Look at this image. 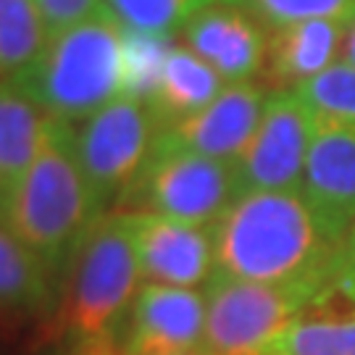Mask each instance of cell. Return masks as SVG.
I'll list each match as a JSON object with an SVG mask.
<instances>
[{"label":"cell","mask_w":355,"mask_h":355,"mask_svg":"<svg viewBox=\"0 0 355 355\" xmlns=\"http://www.w3.org/2000/svg\"><path fill=\"white\" fill-rule=\"evenodd\" d=\"M350 229L303 190L245 192L214 224V274L248 282L340 277Z\"/></svg>","instance_id":"obj_1"},{"label":"cell","mask_w":355,"mask_h":355,"mask_svg":"<svg viewBox=\"0 0 355 355\" xmlns=\"http://www.w3.org/2000/svg\"><path fill=\"white\" fill-rule=\"evenodd\" d=\"M105 211L74 148V124L53 119L37 158L3 203L0 224L24 242L58 282Z\"/></svg>","instance_id":"obj_2"},{"label":"cell","mask_w":355,"mask_h":355,"mask_svg":"<svg viewBox=\"0 0 355 355\" xmlns=\"http://www.w3.org/2000/svg\"><path fill=\"white\" fill-rule=\"evenodd\" d=\"M135 214H105L79 245L58 295V329L85 355L116 353L140 292Z\"/></svg>","instance_id":"obj_3"},{"label":"cell","mask_w":355,"mask_h":355,"mask_svg":"<svg viewBox=\"0 0 355 355\" xmlns=\"http://www.w3.org/2000/svg\"><path fill=\"white\" fill-rule=\"evenodd\" d=\"M16 82L48 116L85 121L124 95V29L105 11L95 13L53 35Z\"/></svg>","instance_id":"obj_4"},{"label":"cell","mask_w":355,"mask_h":355,"mask_svg":"<svg viewBox=\"0 0 355 355\" xmlns=\"http://www.w3.org/2000/svg\"><path fill=\"white\" fill-rule=\"evenodd\" d=\"M334 282H248L214 274L205 284L203 350L258 355Z\"/></svg>","instance_id":"obj_5"},{"label":"cell","mask_w":355,"mask_h":355,"mask_svg":"<svg viewBox=\"0 0 355 355\" xmlns=\"http://www.w3.org/2000/svg\"><path fill=\"white\" fill-rule=\"evenodd\" d=\"M240 195L234 164L155 142L145 168L119 200L116 211L214 227Z\"/></svg>","instance_id":"obj_6"},{"label":"cell","mask_w":355,"mask_h":355,"mask_svg":"<svg viewBox=\"0 0 355 355\" xmlns=\"http://www.w3.org/2000/svg\"><path fill=\"white\" fill-rule=\"evenodd\" d=\"M158 132L150 105L124 95L74 127L76 158L103 211L116 208L140 177Z\"/></svg>","instance_id":"obj_7"},{"label":"cell","mask_w":355,"mask_h":355,"mask_svg":"<svg viewBox=\"0 0 355 355\" xmlns=\"http://www.w3.org/2000/svg\"><path fill=\"white\" fill-rule=\"evenodd\" d=\"M316 119L295 89H271L253 140L234 161L240 192L303 190Z\"/></svg>","instance_id":"obj_8"},{"label":"cell","mask_w":355,"mask_h":355,"mask_svg":"<svg viewBox=\"0 0 355 355\" xmlns=\"http://www.w3.org/2000/svg\"><path fill=\"white\" fill-rule=\"evenodd\" d=\"M124 355H184L203 350L205 295L145 284L124 324Z\"/></svg>","instance_id":"obj_9"},{"label":"cell","mask_w":355,"mask_h":355,"mask_svg":"<svg viewBox=\"0 0 355 355\" xmlns=\"http://www.w3.org/2000/svg\"><path fill=\"white\" fill-rule=\"evenodd\" d=\"M268 92L258 82L229 85L203 111L158 132V145L234 164L261 124Z\"/></svg>","instance_id":"obj_10"},{"label":"cell","mask_w":355,"mask_h":355,"mask_svg":"<svg viewBox=\"0 0 355 355\" xmlns=\"http://www.w3.org/2000/svg\"><path fill=\"white\" fill-rule=\"evenodd\" d=\"M184 48L214 69L227 85L253 82L266 66L268 37L263 24L242 8L214 0L182 26Z\"/></svg>","instance_id":"obj_11"},{"label":"cell","mask_w":355,"mask_h":355,"mask_svg":"<svg viewBox=\"0 0 355 355\" xmlns=\"http://www.w3.org/2000/svg\"><path fill=\"white\" fill-rule=\"evenodd\" d=\"M135 242L148 284L195 290L214 277V227L135 214Z\"/></svg>","instance_id":"obj_12"},{"label":"cell","mask_w":355,"mask_h":355,"mask_svg":"<svg viewBox=\"0 0 355 355\" xmlns=\"http://www.w3.org/2000/svg\"><path fill=\"white\" fill-rule=\"evenodd\" d=\"M303 192L313 203L353 229L355 224V127L316 121L305 161Z\"/></svg>","instance_id":"obj_13"},{"label":"cell","mask_w":355,"mask_h":355,"mask_svg":"<svg viewBox=\"0 0 355 355\" xmlns=\"http://www.w3.org/2000/svg\"><path fill=\"white\" fill-rule=\"evenodd\" d=\"M347 24L313 19L297 21L279 29H271L268 35V53L263 74L274 89H295L308 79L329 69L343 51Z\"/></svg>","instance_id":"obj_14"},{"label":"cell","mask_w":355,"mask_h":355,"mask_svg":"<svg viewBox=\"0 0 355 355\" xmlns=\"http://www.w3.org/2000/svg\"><path fill=\"white\" fill-rule=\"evenodd\" d=\"M258 355H355V300L334 282Z\"/></svg>","instance_id":"obj_15"},{"label":"cell","mask_w":355,"mask_h":355,"mask_svg":"<svg viewBox=\"0 0 355 355\" xmlns=\"http://www.w3.org/2000/svg\"><path fill=\"white\" fill-rule=\"evenodd\" d=\"M51 121L16 79H0V203L37 158Z\"/></svg>","instance_id":"obj_16"},{"label":"cell","mask_w":355,"mask_h":355,"mask_svg":"<svg viewBox=\"0 0 355 355\" xmlns=\"http://www.w3.org/2000/svg\"><path fill=\"white\" fill-rule=\"evenodd\" d=\"M224 85L227 82L190 48H171L161 82L148 105L164 132L182 119L211 105L224 92Z\"/></svg>","instance_id":"obj_17"},{"label":"cell","mask_w":355,"mask_h":355,"mask_svg":"<svg viewBox=\"0 0 355 355\" xmlns=\"http://www.w3.org/2000/svg\"><path fill=\"white\" fill-rule=\"evenodd\" d=\"M61 282L45 263L0 224V311L48 313L58 305Z\"/></svg>","instance_id":"obj_18"},{"label":"cell","mask_w":355,"mask_h":355,"mask_svg":"<svg viewBox=\"0 0 355 355\" xmlns=\"http://www.w3.org/2000/svg\"><path fill=\"white\" fill-rule=\"evenodd\" d=\"M48 40L35 0H0V79H16L26 71Z\"/></svg>","instance_id":"obj_19"},{"label":"cell","mask_w":355,"mask_h":355,"mask_svg":"<svg viewBox=\"0 0 355 355\" xmlns=\"http://www.w3.org/2000/svg\"><path fill=\"white\" fill-rule=\"evenodd\" d=\"M214 0H103V11L127 32L171 37Z\"/></svg>","instance_id":"obj_20"},{"label":"cell","mask_w":355,"mask_h":355,"mask_svg":"<svg viewBox=\"0 0 355 355\" xmlns=\"http://www.w3.org/2000/svg\"><path fill=\"white\" fill-rule=\"evenodd\" d=\"M295 92L316 121L355 127V66L337 61L313 79L297 85Z\"/></svg>","instance_id":"obj_21"},{"label":"cell","mask_w":355,"mask_h":355,"mask_svg":"<svg viewBox=\"0 0 355 355\" xmlns=\"http://www.w3.org/2000/svg\"><path fill=\"white\" fill-rule=\"evenodd\" d=\"M171 48H174L171 37H155L124 29V98L150 103Z\"/></svg>","instance_id":"obj_22"},{"label":"cell","mask_w":355,"mask_h":355,"mask_svg":"<svg viewBox=\"0 0 355 355\" xmlns=\"http://www.w3.org/2000/svg\"><path fill=\"white\" fill-rule=\"evenodd\" d=\"M250 13L268 29H279L297 21L329 19L340 24H355V0H224Z\"/></svg>","instance_id":"obj_23"},{"label":"cell","mask_w":355,"mask_h":355,"mask_svg":"<svg viewBox=\"0 0 355 355\" xmlns=\"http://www.w3.org/2000/svg\"><path fill=\"white\" fill-rule=\"evenodd\" d=\"M35 6L51 37L103 11V0H35Z\"/></svg>","instance_id":"obj_24"},{"label":"cell","mask_w":355,"mask_h":355,"mask_svg":"<svg viewBox=\"0 0 355 355\" xmlns=\"http://www.w3.org/2000/svg\"><path fill=\"white\" fill-rule=\"evenodd\" d=\"M337 287L355 300V224L350 229V237H347V248H345V261L343 268H340V277H337Z\"/></svg>","instance_id":"obj_25"},{"label":"cell","mask_w":355,"mask_h":355,"mask_svg":"<svg viewBox=\"0 0 355 355\" xmlns=\"http://www.w3.org/2000/svg\"><path fill=\"white\" fill-rule=\"evenodd\" d=\"M340 61H343V64L355 66V24L347 26V35H345L343 51H340Z\"/></svg>","instance_id":"obj_26"},{"label":"cell","mask_w":355,"mask_h":355,"mask_svg":"<svg viewBox=\"0 0 355 355\" xmlns=\"http://www.w3.org/2000/svg\"><path fill=\"white\" fill-rule=\"evenodd\" d=\"M184 355H216V353H211V350H195V353H184Z\"/></svg>","instance_id":"obj_27"},{"label":"cell","mask_w":355,"mask_h":355,"mask_svg":"<svg viewBox=\"0 0 355 355\" xmlns=\"http://www.w3.org/2000/svg\"><path fill=\"white\" fill-rule=\"evenodd\" d=\"M103 355H119V353H103Z\"/></svg>","instance_id":"obj_28"}]
</instances>
